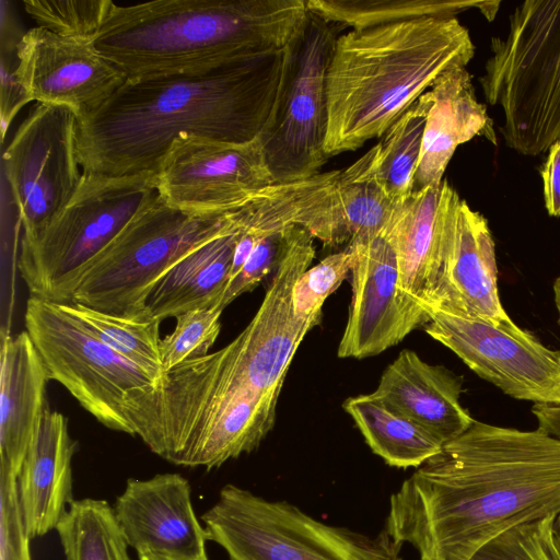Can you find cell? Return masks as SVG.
<instances>
[{
    "instance_id": "6da1fadb",
    "label": "cell",
    "mask_w": 560,
    "mask_h": 560,
    "mask_svg": "<svg viewBox=\"0 0 560 560\" xmlns=\"http://www.w3.org/2000/svg\"><path fill=\"white\" fill-rule=\"evenodd\" d=\"M560 512V439L475 420L389 499L385 530L419 560H469L522 523Z\"/></svg>"
},
{
    "instance_id": "7a4b0ae2",
    "label": "cell",
    "mask_w": 560,
    "mask_h": 560,
    "mask_svg": "<svg viewBox=\"0 0 560 560\" xmlns=\"http://www.w3.org/2000/svg\"><path fill=\"white\" fill-rule=\"evenodd\" d=\"M284 49L214 70L126 82L78 117L82 174L155 173L182 135L245 143L256 139L275 104Z\"/></svg>"
},
{
    "instance_id": "3957f363",
    "label": "cell",
    "mask_w": 560,
    "mask_h": 560,
    "mask_svg": "<svg viewBox=\"0 0 560 560\" xmlns=\"http://www.w3.org/2000/svg\"><path fill=\"white\" fill-rule=\"evenodd\" d=\"M307 14L305 0L112 2L94 45L127 80L199 74L284 49Z\"/></svg>"
},
{
    "instance_id": "277c9868",
    "label": "cell",
    "mask_w": 560,
    "mask_h": 560,
    "mask_svg": "<svg viewBox=\"0 0 560 560\" xmlns=\"http://www.w3.org/2000/svg\"><path fill=\"white\" fill-rule=\"evenodd\" d=\"M475 55L455 16H422L338 35L326 75L327 159L382 137L444 72Z\"/></svg>"
},
{
    "instance_id": "5b68a950",
    "label": "cell",
    "mask_w": 560,
    "mask_h": 560,
    "mask_svg": "<svg viewBox=\"0 0 560 560\" xmlns=\"http://www.w3.org/2000/svg\"><path fill=\"white\" fill-rule=\"evenodd\" d=\"M277 402L237 380L219 349L162 372L126 416L152 453L211 470L259 446L275 424Z\"/></svg>"
},
{
    "instance_id": "8992f818",
    "label": "cell",
    "mask_w": 560,
    "mask_h": 560,
    "mask_svg": "<svg viewBox=\"0 0 560 560\" xmlns=\"http://www.w3.org/2000/svg\"><path fill=\"white\" fill-rule=\"evenodd\" d=\"M238 228L234 211L191 214L159 192L74 277L61 304L127 317H151L147 301L159 280L187 254Z\"/></svg>"
},
{
    "instance_id": "52a82bcc",
    "label": "cell",
    "mask_w": 560,
    "mask_h": 560,
    "mask_svg": "<svg viewBox=\"0 0 560 560\" xmlns=\"http://www.w3.org/2000/svg\"><path fill=\"white\" fill-rule=\"evenodd\" d=\"M479 78L486 101L501 107L505 144L526 156L560 137V0H525L493 36Z\"/></svg>"
},
{
    "instance_id": "ba28073f",
    "label": "cell",
    "mask_w": 560,
    "mask_h": 560,
    "mask_svg": "<svg viewBox=\"0 0 560 560\" xmlns=\"http://www.w3.org/2000/svg\"><path fill=\"white\" fill-rule=\"evenodd\" d=\"M201 521L229 560H404L383 529L372 537L318 521L284 500L224 486Z\"/></svg>"
},
{
    "instance_id": "9c48e42d",
    "label": "cell",
    "mask_w": 560,
    "mask_h": 560,
    "mask_svg": "<svg viewBox=\"0 0 560 560\" xmlns=\"http://www.w3.org/2000/svg\"><path fill=\"white\" fill-rule=\"evenodd\" d=\"M156 194L155 173L82 174L66 207L34 235H22L18 268L30 296L58 303L79 271Z\"/></svg>"
},
{
    "instance_id": "30bf717a",
    "label": "cell",
    "mask_w": 560,
    "mask_h": 560,
    "mask_svg": "<svg viewBox=\"0 0 560 560\" xmlns=\"http://www.w3.org/2000/svg\"><path fill=\"white\" fill-rule=\"evenodd\" d=\"M24 324L49 378L103 425L132 435L126 408L159 377L102 342L66 304L30 296Z\"/></svg>"
},
{
    "instance_id": "8fae6325",
    "label": "cell",
    "mask_w": 560,
    "mask_h": 560,
    "mask_svg": "<svg viewBox=\"0 0 560 560\" xmlns=\"http://www.w3.org/2000/svg\"><path fill=\"white\" fill-rule=\"evenodd\" d=\"M337 25L308 12L284 48L282 78L271 113L258 136L273 184L312 177L328 160L326 75Z\"/></svg>"
},
{
    "instance_id": "7c38bea8",
    "label": "cell",
    "mask_w": 560,
    "mask_h": 560,
    "mask_svg": "<svg viewBox=\"0 0 560 560\" xmlns=\"http://www.w3.org/2000/svg\"><path fill=\"white\" fill-rule=\"evenodd\" d=\"M2 162L23 236L34 235L80 186L78 115L65 106L36 103L15 130Z\"/></svg>"
},
{
    "instance_id": "4fadbf2b",
    "label": "cell",
    "mask_w": 560,
    "mask_h": 560,
    "mask_svg": "<svg viewBox=\"0 0 560 560\" xmlns=\"http://www.w3.org/2000/svg\"><path fill=\"white\" fill-rule=\"evenodd\" d=\"M425 332L505 395L560 406V350L520 327L495 326L439 306H424Z\"/></svg>"
},
{
    "instance_id": "5bb4252c",
    "label": "cell",
    "mask_w": 560,
    "mask_h": 560,
    "mask_svg": "<svg viewBox=\"0 0 560 560\" xmlns=\"http://www.w3.org/2000/svg\"><path fill=\"white\" fill-rule=\"evenodd\" d=\"M314 257L312 234L301 226H290L258 311L244 330L222 348L229 368L240 381L276 399L299 346L316 326L299 319L292 304L293 287Z\"/></svg>"
},
{
    "instance_id": "9a60e30c",
    "label": "cell",
    "mask_w": 560,
    "mask_h": 560,
    "mask_svg": "<svg viewBox=\"0 0 560 560\" xmlns=\"http://www.w3.org/2000/svg\"><path fill=\"white\" fill-rule=\"evenodd\" d=\"M156 175L159 195L191 214L233 212L273 184L258 137L235 143L178 136Z\"/></svg>"
},
{
    "instance_id": "2e32d148",
    "label": "cell",
    "mask_w": 560,
    "mask_h": 560,
    "mask_svg": "<svg viewBox=\"0 0 560 560\" xmlns=\"http://www.w3.org/2000/svg\"><path fill=\"white\" fill-rule=\"evenodd\" d=\"M15 75L33 102L65 106L84 116L127 80L94 42L30 28L15 44Z\"/></svg>"
},
{
    "instance_id": "e0dca14e",
    "label": "cell",
    "mask_w": 560,
    "mask_h": 560,
    "mask_svg": "<svg viewBox=\"0 0 560 560\" xmlns=\"http://www.w3.org/2000/svg\"><path fill=\"white\" fill-rule=\"evenodd\" d=\"M347 248L352 254V296L337 354L363 359L399 343L429 319L401 299L397 256L383 232L353 240Z\"/></svg>"
},
{
    "instance_id": "ac0fdd59",
    "label": "cell",
    "mask_w": 560,
    "mask_h": 560,
    "mask_svg": "<svg viewBox=\"0 0 560 560\" xmlns=\"http://www.w3.org/2000/svg\"><path fill=\"white\" fill-rule=\"evenodd\" d=\"M113 509L138 557L208 560V533L196 516L190 483L182 475L165 472L148 479H128Z\"/></svg>"
},
{
    "instance_id": "d6986e66",
    "label": "cell",
    "mask_w": 560,
    "mask_h": 560,
    "mask_svg": "<svg viewBox=\"0 0 560 560\" xmlns=\"http://www.w3.org/2000/svg\"><path fill=\"white\" fill-rule=\"evenodd\" d=\"M424 306L447 308L495 326L518 327L501 303L488 220L463 199L451 214L441 272L421 308Z\"/></svg>"
},
{
    "instance_id": "ffe728a7",
    "label": "cell",
    "mask_w": 560,
    "mask_h": 560,
    "mask_svg": "<svg viewBox=\"0 0 560 560\" xmlns=\"http://www.w3.org/2000/svg\"><path fill=\"white\" fill-rule=\"evenodd\" d=\"M459 200L446 179L413 190L395 206L383 231L397 256L401 299L428 319L421 305L439 279L450 218Z\"/></svg>"
},
{
    "instance_id": "44dd1931",
    "label": "cell",
    "mask_w": 560,
    "mask_h": 560,
    "mask_svg": "<svg viewBox=\"0 0 560 560\" xmlns=\"http://www.w3.org/2000/svg\"><path fill=\"white\" fill-rule=\"evenodd\" d=\"M79 443L67 417L48 407L18 475V493L30 537L56 529L72 503V458Z\"/></svg>"
},
{
    "instance_id": "7402d4cb",
    "label": "cell",
    "mask_w": 560,
    "mask_h": 560,
    "mask_svg": "<svg viewBox=\"0 0 560 560\" xmlns=\"http://www.w3.org/2000/svg\"><path fill=\"white\" fill-rule=\"evenodd\" d=\"M463 384V376L404 349L383 372L374 394L444 444L475 421L459 401Z\"/></svg>"
},
{
    "instance_id": "603a6c76",
    "label": "cell",
    "mask_w": 560,
    "mask_h": 560,
    "mask_svg": "<svg viewBox=\"0 0 560 560\" xmlns=\"http://www.w3.org/2000/svg\"><path fill=\"white\" fill-rule=\"evenodd\" d=\"M471 79L466 68H456L441 74L430 88L431 105L413 190L440 184L458 145L475 137L498 144L493 120L477 101Z\"/></svg>"
},
{
    "instance_id": "cb8c5ba5",
    "label": "cell",
    "mask_w": 560,
    "mask_h": 560,
    "mask_svg": "<svg viewBox=\"0 0 560 560\" xmlns=\"http://www.w3.org/2000/svg\"><path fill=\"white\" fill-rule=\"evenodd\" d=\"M0 364V464L18 477L47 408L50 378L26 330L2 332Z\"/></svg>"
},
{
    "instance_id": "d4e9b609",
    "label": "cell",
    "mask_w": 560,
    "mask_h": 560,
    "mask_svg": "<svg viewBox=\"0 0 560 560\" xmlns=\"http://www.w3.org/2000/svg\"><path fill=\"white\" fill-rule=\"evenodd\" d=\"M238 233L240 224L236 230L208 241L176 262L150 293L148 314L162 322L222 301Z\"/></svg>"
},
{
    "instance_id": "484cf974",
    "label": "cell",
    "mask_w": 560,
    "mask_h": 560,
    "mask_svg": "<svg viewBox=\"0 0 560 560\" xmlns=\"http://www.w3.org/2000/svg\"><path fill=\"white\" fill-rule=\"evenodd\" d=\"M372 452L397 468H418L443 443L427 429L372 394L349 397L342 405Z\"/></svg>"
},
{
    "instance_id": "4316f807",
    "label": "cell",
    "mask_w": 560,
    "mask_h": 560,
    "mask_svg": "<svg viewBox=\"0 0 560 560\" xmlns=\"http://www.w3.org/2000/svg\"><path fill=\"white\" fill-rule=\"evenodd\" d=\"M307 11L325 21L364 28L422 16H455L476 8L492 21L500 1L458 0H305Z\"/></svg>"
},
{
    "instance_id": "83f0119b",
    "label": "cell",
    "mask_w": 560,
    "mask_h": 560,
    "mask_svg": "<svg viewBox=\"0 0 560 560\" xmlns=\"http://www.w3.org/2000/svg\"><path fill=\"white\" fill-rule=\"evenodd\" d=\"M430 105L431 97L427 91L372 147L373 175L394 203L402 201L413 191V177Z\"/></svg>"
},
{
    "instance_id": "f1b7e54d",
    "label": "cell",
    "mask_w": 560,
    "mask_h": 560,
    "mask_svg": "<svg viewBox=\"0 0 560 560\" xmlns=\"http://www.w3.org/2000/svg\"><path fill=\"white\" fill-rule=\"evenodd\" d=\"M56 530L66 560H132L114 509L105 500H73Z\"/></svg>"
},
{
    "instance_id": "f546056e",
    "label": "cell",
    "mask_w": 560,
    "mask_h": 560,
    "mask_svg": "<svg viewBox=\"0 0 560 560\" xmlns=\"http://www.w3.org/2000/svg\"><path fill=\"white\" fill-rule=\"evenodd\" d=\"M373 149L345 170H339L335 198L348 240L375 236L386 228L395 206L375 179Z\"/></svg>"
},
{
    "instance_id": "4dcf8cb0",
    "label": "cell",
    "mask_w": 560,
    "mask_h": 560,
    "mask_svg": "<svg viewBox=\"0 0 560 560\" xmlns=\"http://www.w3.org/2000/svg\"><path fill=\"white\" fill-rule=\"evenodd\" d=\"M66 305L102 342L160 377V320L114 315L80 304Z\"/></svg>"
},
{
    "instance_id": "1f68e13d",
    "label": "cell",
    "mask_w": 560,
    "mask_h": 560,
    "mask_svg": "<svg viewBox=\"0 0 560 560\" xmlns=\"http://www.w3.org/2000/svg\"><path fill=\"white\" fill-rule=\"evenodd\" d=\"M109 0H27L24 11L37 26L57 35L94 42L110 8Z\"/></svg>"
},
{
    "instance_id": "d6a6232c",
    "label": "cell",
    "mask_w": 560,
    "mask_h": 560,
    "mask_svg": "<svg viewBox=\"0 0 560 560\" xmlns=\"http://www.w3.org/2000/svg\"><path fill=\"white\" fill-rule=\"evenodd\" d=\"M222 301L176 316L174 330L161 339L162 372L208 354L221 330Z\"/></svg>"
},
{
    "instance_id": "836d02e7",
    "label": "cell",
    "mask_w": 560,
    "mask_h": 560,
    "mask_svg": "<svg viewBox=\"0 0 560 560\" xmlns=\"http://www.w3.org/2000/svg\"><path fill=\"white\" fill-rule=\"evenodd\" d=\"M351 266L352 254L346 247L306 269L293 287L292 304L295 316L301 320L318 325L325 300L348 277Z\"/></svg>"
},
{
    "instance_id": "e575fe53",
    "label": "cell",
    "mask_w": 560,
    "mask_h": 560,
    "mask_svg": "<svg viewBox=\"0 0 560 560\" xmlns=\"http://www.w3.org/2000/svg\"><path fill=\"white\" fill-rule=\"evenodd\" d=\"M556 515L506 529L482 545L469 560H556L551 550Z\"/></svg>"
},
{
    "instance_id": "d590c367",
    "label": "cell",
    "mask_w": 560,
    "mask_h": 560,
    "mask_svg": "<svg viewBox=\"0 0 560 560\" xmlns=\"http://www.w3.org/2000/svg\"><path fill=\"white\" fill-rule=\"evenodd\" d=\"M18 493V477L0 464V560H32Z\"/></svg>"
},
{
    "instance_id": "8d00e7d4",
    "label": "cell",
    "mask_w": 560,
    "mask_h": 560,
    "mask_svg": "<svg viewBox=\"0 0 560 560\" xmlns=\"http://www.w3.org/2000/svg\"><path fill=\"white\" fill-rule=\"evenodd\" d=\"M287 230L267 233L258 240L241 271L226 284L222 300L225 307L243 293L255 289L273 271L280 257Z\"/></svg>"
},
{
    "instance_id": "74e56055",
    "label": "cell",
    "mask_w": 560,
    "mask_h": 560,
    "mask_svg": "<svg viewBox=\"0 0 560 560\" xmlns=\"http://www.w3.org/2000/svg\"><path fill=\"white\" fill-rule=\"evenodd\" d=\"M15 63L1 56V140L5 139L7 131L19 112L33 102L15 75Z\"/></svg>"
},
{
    "instance_id": "f35d334b",
    "label": "cell",
    "mask_w": 560,
    "mask_h": 560,
    "mask_svg": "<svg viewBox=\"0 0 560 560\" xmlns=\"http://www.w3.org/2000/svg\"><path fill=\"white\" fill-rule=\"evenodd\" d=\"M539 173L547 213L550 217H560V137L548 149Z\"/></svg>"
},
{
    "instance_id": "ab89813d",
    "label": "cell",
    "mask_w": 560,
    "mask_h": 560,
    "mask_svg": "<svg viewBox=\"0 0 560 560\" xmlns=\"http://www.w3.org/2000/svg\"><path fill=\"white\" fill-rule=\"evenodd\" d=\"M532 413L537 420L538 429L560 439V406L534 405Z\"/></svg>"
},
{
    "instance_id": "60d3db41",
    "label": "cell",
    "mask_w": 560,
    "mask_h": 560,
    "mask_svg": "<svg viewBox=\"0 0 560 560\" xmlns=\"http://www.w3.org/2000/svg\"><path fill=\"white\" fill-rule=\"evenodd\" d=\"M551 550L556 560H560V512L556 515L552 526Z\"/></svg>"
},
{
    "instance_id": "b9f144b4",
    "label": "cell",
    "mask_w": 560,
    "mask_h": 560,
    "mask_svg": "<svg viewBox=\"0 0 560 560\" xmlns=\"http://www.w3.org/2000/svg\"><path fill=\"white\" fill-rule=\"evenodd\" d=\"M553 302L557 311V322L560 325V273L555 279L552 284Z\"/></svg>"
},
{
    "instance_id": "7bdbcfd3",
    "label": "cell",
    "mask_w": 560,
    "mask_h": 560,
    "mask_svg": "<svg viewBox=\"0 0 560 560\" xmlns=\"http://www.w3.org/2000/svg\"><path fill=\"white\" fill-rule=\"evenodd\" d=\"M138 560H190V559L171 557V556H161V555H144V556H139Z\"/></svg>"
}]
</instances>
